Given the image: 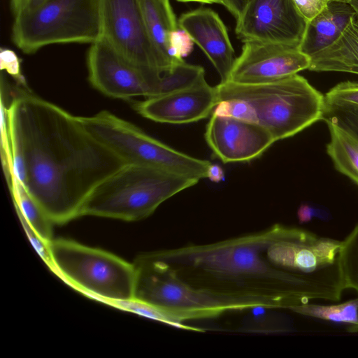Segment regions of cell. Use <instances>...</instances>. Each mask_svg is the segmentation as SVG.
<instances>
[{
  "label": "cell",
  "mask_w": 358,
  "mask_h": 358,
  "mask_svg": "<svg viewBox=\"0 0 358 358\" xmlns=\"http://www.w3.org/2000/svg\"><path fill=\"white\" fill-rule=\"evenodd\" d=\"M6 113L13 177L53 224L80 217L93 189L127 165L92 138L78 116L22 88Z\"/></svg>",
  "instance_id": "cell-1"
},
{
  "label": "cell",
  "mask_w": 358,
  "mask_h": 358,
  "mask_svg": "<svg viewBox=\"0 0 358 358\" xmlns=\"http://www.w3.org/2000/svg\"><path fill=\"white\" fill-rule=\"evenodd\" d=\"M216 89L219 101L238 99L247 102L257 123L275 141L294 136L322 120L324 96L297 73L259 84L227 80L220 83Z\"/></svg>",
  "instance_id": "cell-2"
},
{
  "label": "cell",
  "mask_w": 358,
  "mask_h": 358,
  "mask_svg": "<svg viewBox=\"0 0 358 358\" xmlns=\"http://www.w3.org/2000/svg\"><path fill=\"white\" fill-rule=\"evenodd\" d=\"M199 181L149 166L127 164L93 189L81 208L80 217L142 220L162 202Z\"/></svg>",
  "instance_id": "cell-3"
},
{
  "label": "cell",
  "mask_w": 358,
  "mask_h": 358,
  "mask_svg": "<svg viewBox=\"0 0 358 358\" xmlns=\"http://www.w3.org/2000/svg\"><path fill=\"white\" fill-rule=\"evenodd\" d=\"M135 284L133 302L128 306L150 317L179 328L185 319L213 315L223 310L243 308L236 301L188 285L179 280L156 252L141 255L133 263Z\"/></svg>",
  "instance_id": "cell-4"
},
{
  "label": "cell",
  "mask_w": 358,
  "mask_h": 358,
  "mask_svg": "<svg viewBox=\"0 0 358 358\" xmlns=\"http://www.w3.org/2000/svg\"><path fill=\"white\" fill-rule=\"evenodd\" d=\"M48 251V265L80 292L123 308L133 302V264L105 250L64 238L52 239Z\"/></svg>",
  "instance_id": "cell-5"
},
{
  "label": "cell",
  "mask_w": 358,
  "mask_h": 358,
  "mask_svg": "<svg viewBox=\"0 0 358 358\" xmlns=\"http://www.w3.org/2000/svg\"><path fill=\"white\" fill-rule=\"evenodd\" d=\"M14 16L12 39L27 54L52 44H92L102 37L101 0H43Z\"/></svg>",
  "instance_id": "cell-6"
},
{
  "label": "cell",
  "mask_w": 358,
  "mask_h": 358,
  "mask_svg": "<svg viewBox=\"0 0 358 358\" xmlns=\"http://www.w3.org/2000/svg\"><path fill=\"white\" fill-rule=\"evenodd\" d=\"M78 117L92 138L127 164L149 166L198 180L208 177L210 162L180 152L109 111Z\"/></svg>",
  "instance_id": "cell-7"
},
{
  "label": "cell",
  "mask_w": 358,
  "mask_h": 358,
  "mask_svg": "<svg viewBox=\"0 0 358 358\" xmlns=\"http://www.w3.org/2000/svg\"><path fill=\"white\" fill-rule=\"evenodd\" d=\"M276 226L259 236L234 240L194 250L189 255L194 266L215 278L242 282L268 278L278 286L287 306L292 303L291 286L285 275L261 257L272 241Z\"/></svg>",
  "instance_id": "cell-8"
},
{
  "label": "cell",
  "mask_w": 358,
  "mask_h": 358,
  "mask_svg": "<svg viewBox=\"0 0 358 358\" xmlns=\"http://www.w3.org/2000/svg\"><path fill=\"white\" fill-rule=\"evenodd\" d=\"M87 56L91 85L109 97L130 99L159 95L162 73L135 65L103 37L90 44Z\"/></svg>",
  "instance_id": "cell-9"
},
{
  "label": "cell",
  "mask_w": 358,
  "mask_h": 358,
  "mask_svg": "<svg viewBox=\"0 0 358 358\" xmlns=\"http://www.w3.org/2000/svg\"><path fill=\"white\" fill-rule=\"evenodd\" d=\"M308 21L293 0H250L236 20L243 41H258L299 48Z\"/></svg>",
  "instance_id": "cell-10"
},
{
  "label": "cell",
  "mask_w": 358,
  "mask_h": 358,
  "mask_svg": "<svg viewBox=\"0 0 358 358\" xmlns=\"http://www.w3.org/2000/svg\"><path fill=\"white\" fill-rule=\"evenodd\" d=\"M102 37L140 68L159 70L140 0H101Z\"/></svg>",
  "instance_id": "cell-11"
},
{
  "label": "cell",
  "mask_w": 358,
  "mask_h": 358,
  "mask_svg": "<svg viewBox=\"0 0 358 358\" xmlns=\"http://www.w3.org/2000/svg\"><path fill=\"white\" fill-rule=\"evenodd\" d=\"M235 59L229 81L259 84L275 81L308 69L310 57L299 48L258 41H245Z\"/></svg>",
  "instance_id": "cell-12"
},
{
  "label": "cell",
  "mask_w": 358,
  "mask_h": 358,
  "mask_svg": "<svg viewBox=\"0 0 358 358\" xmlns=\"http://www.w3.org/2000/svg\"><path fill=\"white\" fill-rule=\"evenodd\" d=\"M204 137L213 155L223 163L252 161L276 142L257 122L214 114L206 124Z\"/></svg>",
  "instance_id": "cell-13"
},
{
  "label": "cell",
  "mask_w": 358,
  "mask_h": 358,
  "mask_svg": "<svg viewBox=\"0 0 358 358\" xmlns=\"http://www.w3.org/2000/svg\"><path fill=\"white\" fill-rule=\"evenodd\" d=\"M218 102L216 86L203 78L187 88L136 101L134 108L157 122L187 124L208 117Z\"/></svg>",
  "instance_id": "cell-14"
},
{
  "label": "cell",
  "mask_w": 358,
  "mask_h": 358,
  "mask_svg": "<svg viewBox=\"0 0 358 358\" xmlns=\"http://www.w3.org/2000/svg\"><path fill=\"white\" fill-rule=\"evenodd\" d=\"M178 27L205 53L220 76V83L229 78L235 59L225 25L217 13L201 8L182 14Z\"/></svg>",
  "instance_id": "cell-15"
},
{
  "label": "cell",
  "mask_w": 358,
  "mask_h": 358,
  "mask_svg": "<svg viewBox=\"0 0 358 358\" xmlns=\"http://www.w3.org/2000/svg\"><path fill=\"white\" fill-rule=\"evenodd\" d=\"M147 34L161 73L171 71L183 59H178L171 41L178 24L169 0H140Z\"/></svg>",
  "instance_id": "cell-16"
},
{
  "label": "cell",
  "mask_w": 358,
  "mask_h": 358,
  "mask_svg": "<svg viewBox=\"0 0 358 358\" xmlns=\"http://www.w3.org/2000/svg\"><path fill=\"white\" fill-rule=\"evenodd\" d=\"M355 12L345 1H329L324 9L308 22L299 50L311 57L341 36Z\"/></svg>",
  "instance_id": "cell-17"
},
{
  "label": "cell",
  "mask_w": 358,
  "mask_h": 358,
  "mask_svg": "<svg viewBox=\"0 0 358 358\" xmlns=\"http://www.w3.org/2000/svg\"><path fill=\"white\" fill-rule=\"evenodd\" d=\"M8 187L20 219L31 238V241L48 264V247L52 240L53 223L16 178H13Z\"/></svg>",
  "instance_id": "cell-18"
},
{
  "label": "cell",
  "mask_w": 358,
  "mask_h": 358,
  "mask_svg": "<svg viewBox=\"0 0 358 358\" xmlns=\"http://www.w3.org/2000/svg\"><path fill=\"white\" fill-rule=\"evenodd\" d=\"M308 70L358 75V23L355 17L336 42L310 57Z\"/></svg>",
  "instance_id": "cell-19"
},
{
  "label": "cell",
  "mask_w": 358,
  "mask_h": 358,
  "mask_svg": "<svg viewBox=\"0 0 358 358\" xmlns=\"http://www.w3.org/2000/svg\"><path fill=\"white\" fill-rule=\"evenodd\" d=\"M330 141L327 152L335 168L358 185V141L342 128L327 123Z\"/></svg>",
  "instance_id": "cell-20"
},
{
  "label": "cell",
  "mask_w": 358,
  "mask_h": 358,
  "mask_svg": "<svg viewBox=\"0 0 358 358\" xmlns=\"http://www.w3.org/2000/svg\"><path fill=\"white\" fill-rule=\"evenodd\" d=\"M301 315L334 322L358 324V298L336 305H317L308 303L290 308Z\"/></svg>",
  "instance_id": "cell-21"
},
{
  "label": "cell",
  "mask_w": 358,
  "mask_h": 358,
  "mask_svg": "<svg viewBox=\"0 0 358 358\" xmlns=\"http://www.w3.org/2000/svg\"><path fill=\"white\" fill-rule=\"evenodd\" d=\"M338 264L343 289L358 293V224L341 243Z\"/></svg>",
  "instance_id": "cell-22"
},
{
  "label": "cell",
  "mask_w": 358,
  "mask_h": 358,
  "mask_svg": "<svg viewBox=\"0 0 358 358\" xmlns=\"http://www.w3.org/2000/svg\"><path fill=\"white\" fill-rule=\"evenodd\" d=\"M321 120L342 128L358 141V106L324 100Z\"/></svg>",
  "instance_id": "cell-23"
},
{
  "label": "cell",
  "mask_w": 358,
  "mask_h": 358,
  "mask_svg": "<svg viewBox=\"0 0 358 358\" xmlns=\"http://www.w3.org/2000/svg\"><path fill=\"white\" fill-rule=\"evenodd\" d=\"M213 114L257 123V116L252 108L245 101L238 99L219 101Z\"/></svg>",
  "instance_id": "cell-24"
},
{
  "label": "cell",
  "mask_w": 358,
  "mask_h": 358,
  "mask_svg": "<svg viewBox=\"0 0 358 358\" xmlns=\"http://www.w3.org/2000/svg\"><path fill=\"white\" fill-rule=\"evenodd\" d=\"M324 100L358 106V83L352 81L339 83L324 95Z\"/></svg>",
  "instance_id": "cell-25"
},
{
  "label": "cell",
  "mask_w": 358,
  "mask_h": 358,
  "mask_svg": "<svg viewBox=\"0 0 358 358\" xmlns=\"http://www.w3.org/2000/svg\"><path fill=\"white\" fill-rule=\"evenodd\" d=\"M1 69L6 70L20 85H24V80L20 73V61L17 55L11 50L1 49Z\"/></svg>",
  "instance_id": "cell-26"
},
{
  "label": "cell",
  "mask_w": 358,
  "mask_h": 358,
  "mask_svg": "<svg viewBox=\"0 0 358 358\" xmlns=\"http://www.w3.org/2000/svg\"><path fill=\"white\" fill-rule=\"evenodd\" d=\"M297 217L301 223L308 222L313 218L323 221H328L331 219L330 213L326 208L309 203H303L299 206Z\"/></svg>",
  "instance_id": "cell-27"
},
{
  "label": "cell",
  "mask_w": 358,
  "mask_h": 358,
  "mask_svg": "<svg viewBox=\"0 0 358 358\" xmlns=\"http://www.w3.org/2000/svg\"><path fill=\"white\" fill-rule=\"evenodd\" d=\"M193 41L183 30L178 29L173 36L171 45L175 56L180 59L188 55L192 48Z\"/></svg>",
  "instance_id": "cell-28"
},
{
  "label": "cell",
  "mask_w": 358,
  "mask_h": 358,
  "mask_svg": "<svg viewBox=\"0 0 358 358\" xmlns=\"http://www.w3.org/2000/svg\"><path fill=\"white\" fill-rule=\"evenodd\" d=\"M301 15L308 22L320 13L329 0H293Z\"/></svg>",
  "instance_id": "cell-29"
},
{
  "label": "cell",
  "mask_w": 358,
  "mask_h": 358,
  "mask_svg": "<svg viewBox=\"0 0 358 358\" xmlns=\"http://www.w3.org/2000/svg\"><path fill=\"white\" fill-rule=\"evenodd\" d=\"M250 0H222V5L237 20Z\"/></svg>",
  "instance_id": "cell-30"
},
{
  "label": "cell",
  "mask_w": 358,
  "mask_h": 358,
  "mask_svg": "<svg viewBox=\"0 0 358 358\" xmlns=\"http://www.w3.org/2000/svg\"><path fill=\"white\" fill-rule=\"evenodd\" d=\"M210 181L219 182L224 179V173L222 168L217 164H213L209 167L208 178Z\"/></svg>",
  "instance_id": "cell-31"
},
{
  "label": "cell",
  "mask_w": 358,
  "mask_h": 358,
  "mask_svg": "<svg viewBox=\"0 0 358 358\" xmlns=\"http://www.w3.org/2000/svg\"><path fill=\"white\" fill-rule=\"evenodd\" d=\"M43 0H24L22 3L20 8L17 10L16 13L14 15L21 13L30 10L37 6L39 3H41Z\"/></svg>",
  "instance_id": "cell-32"
},
{
  "label": "cell",
  "mask_w": 358,
  "mask_h": 358,
  "mask_svg": "<svg viewBox=\"0 0 358 358\" xmlns=\"http://www.w3.org/2000/svg\"><path fill=\"white\" fill-rule=\"evenodd\" d=\"M182 2H200L203 3H221L222 0H177Z\"/></svg>",
  "instance_id": "cell-33"
},
{
  "label": "cell",
  "mask_w": 358,
  "mask_h": 358,
  "mask_svg": "<svg viewBox=\"0 0 358 358\" xmlns=\"http://www.w3.org/2000/svg\"><path fill=\"white\" fill-rule=\"evenodd\" d=\"M23 1L24 0H10V5L13 14L17 12Z\"/></svg>",
  "instance_id": "cell-34"
},
{
  "label": "cell",
  "mask_w": 358,
  "mask_h": 358,
  "mask_svg": "<svg viewBox=\"0 0 358 358\" xmlns=\"http://www.w3.org/2000/svg\"><path fill=\"white\" fill-rule=\"evenodd\" d=\"M348 3L352 6L353 9L355 10V20L358 23V0H350Z\"/></svg>",
  "instance_id": "cell-35"
},
{
  "label": "cell",
  "mask_w": 358,
  "mask_h": 358,
  "mask_svg": "<svg viewBox=\"0 0 358 358\" xmlns=\"http://www.w3.org/2000/svg\"><path fill=\"white\" fill-rule=\"evenodd\" d=\"M348 331L350 332H358V324L355 326H350L348 328Z\"/></svg>",
  "instance_id": "cell-36"
},
{
  "label": "cell",
  "mask_w": 358,
  "mask_h": 358,
  "mask_svg": "<svg viewBox=\"0 0 358 358\" xmlns=\"http://www.w3.org/2000/svg\"><path fill=\"white\" fill-rule=\"evenodd\" d=\"M330 1H340L349 2L350 0H330Z\"/></svg>",
  "instance_id": "cell-37"
}]
</instances>
